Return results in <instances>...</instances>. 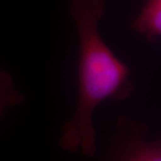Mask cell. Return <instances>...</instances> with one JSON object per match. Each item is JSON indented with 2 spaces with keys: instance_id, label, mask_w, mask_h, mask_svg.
<instances>
[{
  "instance_id": "cell-1",
  "label": "cell",
  "mask_w": 161,
  "mask_h": 161,
  "mask_svg": "<svg viewBox=\"0 0 161 161\" xmlns=\"http://www.w3.org/2000/svg\"><path fill=\"white\" fill-rule=\"evenodd\" d=\"M70 13L79 40L78 98L75 114L63 127L61 148L71 152L80 150L96 153L94 110L101 102L129 98L135 91L130 70L114 54L98 32L108 0H69Z\"/></svg>"
},
{
  "instance_id": "cell-2",
  "label": "cell",
  "mask_w": 161,
  "mask_h": 161,
  "mask_svg": "<svg viewBox=\"0 0 161 161\" xmlns=\"http://www.w3.org/2000/svg\"><path fill=\"white\" fill-rule=\"evenodd\" d=\"M148 126L125 115L115 124L111 158L114 161H161L159 141L147 140Z\"/></svg>"
},
{
  "instance_id": "cell-3",
  "label": "cell",
  "mask_w": 161,
  "mask_h": 161,
  "mask_svg": "<svg viewBox=\"0 0 161 161\" xmlns=\"http://www.w3.org/2000/svg\"><path fill=\"white\" fill-rule=\"evenodd\" d=\"M131 27L150 42L158 40L161 35V0H145Z\"/></svg>"
},
{
  "instance_id": "cell-4",
  "label": "cell",
  "mask_w": 161,
  "mask_h": 161,
  "mask_svg": "<svg viewBox=\"0 0 161 161\" xmlns=\"http://www.w3.org/2000/svg\"><path fill=\"white\" fill-rule=\"evenodd\" d=\"M23 99V94L14 87L13 77L5 70L0 69V119L7 108L20 105Z\"/></svg>"
}]
</instances>
